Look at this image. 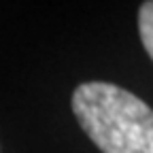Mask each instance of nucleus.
<instances>
[{
	"mask_svg": "<svg viewBox=\"0 0 153 153\" xmlns=\"http://www.w3.org/2000/svg\"><path fill=\"white\" fill-rule=\"evenodd\" d=\"M72 113L102 153H153V108L123 87L81 83L72 94Z\"/></svg>",
	"mask_w": 153,
	"mask_h": 153,
	"instance_id": "nucleus-1",
	"label": "nucleus"
},
{
	"mask_svg": "<svg viewBox=\"0 0 153 153\" xmlns=\"http://www.w3.org/2000/svg\"><path fill=\"white\" fill-rule=\"evenodd\" d=\"M138 32L145 51L151 55L153 60V0L143 2L138 9Z\"/></svg>",
	"mask_w": 153,
	"mask_h": 153,
	"instance_id": "nucleus-2",
	"label": "nucleus"
}]
</instances>
